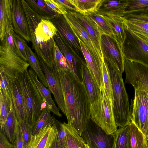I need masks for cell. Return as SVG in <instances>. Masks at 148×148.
I'll list each match as a JSON object with an SVG mask.
<instances>
[{
	"instance_id": "6da1fadb",
	"label": "cell",
	"mask_w": 148,
	"mask_h": 148,
	"mask_svg": "<svg viewBox=\"0 0 148 148\" xmlns=\"http://www.w3.org/2000/svg\"><path fill=\"white\" fill-rule=\"evenodd\" d=\"M68 123L81 136L90 118L91 103L84 84L69 71L59 69Z\"/></svg>"
},
{
	"instance_id": "7a4b0ae2",
	"label": "cell",
	"mask_w": 148,
	"mask_h": 148,
	"mask_svg": "<svg viewBox=\"0 0 148 148\" xmlns=\"http://www.w3.org/2000/svg\"><path fill=\"white\" fill-rule=\"evenodd\" d=\"M105 64L108 69L111 83L115 123L117 127H123L128 125L131 120L130 105L122 74L114 64Z\"/></svg>"
},
{
	"instance_id": "3957f363",
	"label": "cell",
	"mask_w": 148,
	"mask_h": 148,
	"mask_svg": "<svg viewBox=\"0 0 148 148\" xmlns=\"http://www.w3.org/2000/svg\"><path fill=\"white\" fill-rule=\"evenodd\" d=\"M17 79L20 86L26 110L27 124L34 127L43 109L48 107L28 69L18 75Z\"/></svg>"
},
{
	"instance_id": "277c9868",
	"label": "cell",
	"mask_w": 148,
	"mask_h": 148,
	"mask_svg": "<svg viewBox=\"0 0 148 148\" xmlns=\"http://www.w3.org/2000/svg\"><path fill=\"white\" fill-rule=\"evenodd\" d=\"M13 31L10 30L6 34L1 41L0 46V72L12 81L16 80L20 74L27 69L30 65L17 52L13 38Z\"/></svg>"
},
{
	"instance_id": "5b68a950",
	"label": "cell",
	"mask_w": 148,
	"mask_h": 148,
	"mask_svg": "<svg viewBox=\"0 0 148 148\" xmlns=\"http://www.w3.org/2000/svg\"><path fill=\"white\" fill-rule=\"evenodd\" d=\"M21 1L27 20L32 48L38 57L40 58L48 67L53 69L52 53L54 38L49 41L45 42L36 33V27L43 19L31 8L25 0H21Z\"/></svg>"
},
{
	"instance_id": "8992f818",
	"label": "cell",
	"mask_w": 148,
	"mask_h": 148,
	"mask_svg": "<svg viewBox=\"0 0 148 148\" xmlns=\"http://www.w3.org/2000/svg\"><path fill=\"white\" fill-rule=\"evenodd\" d=\"M90 118L108 134H114L117 130L113 105L107 96L103 87L101 88L98 99L91 104Z\"/></svg>"
},
{
	"instance_id": "52a82bcc",
	"label": "cell",
	"mask_w": 148,
	"mask_h": 148,
	"mask_svg": "<svg viewBox=\"0 0 148 148\" xmlns=\"http://www.w3.org/2000/svg\"><path fill=\"white\" fill-rule=\"evenodd\" d=\"M130 113L131 121L148 141V95L144 90L134 89V97L131 101Z\"/></svg>"
},
{
	"instance_id": "ba28073f",
	"label": "cell",
	"mask_w": 148,
	"mask_h": 148,
	"mask_svg": "<svg viewBox=\"0 0 148 148\" xmlns=\"http://www.w3.org/2000/svg\"><path fill=\"white\" fill-rule=\"evenodd\" d=\"M126 34L122 44L125 60L140 63L148 67V44L126 28Z\"/></svg>"
},
{
	"instance_id": "9c48e42d",
	"label": "cell",
	"mask_w": 148,
	"mask_h": 148,
	"mask_svg": "<svg viewBox=\"0 0 148 148\" xmlns=\"http://www.w3.org/2000/svg\"><path fill=\"white\" fill-rule=\"evenodd\" d=\"M101 49L105 62L114 64L122 74L125 60L122 44L113 36L102 34Z\"/></svg>"
},
{
	"instance_id": "30bf717a",
	"label": "cell",
	"mask_w": 148,
	"mask_h": 148,
	"mask_svg": "<svg viewBox=\"0 0 148 148\" xmlns=\"http://www.w3.org/2000/svg\"><path fill=\"white\" fill-rule=\"evenodd\" d=\"M81 136L90 148H114V133L107 134L90 118Z\"/></svg>"
},
{
	"instance_id": "8fae6325",
	"label": "cell",
	"mask_w": 148,
	"mask_h": 148,
	"mask_svg": "<svg viewBox=\"0 0 148 148\" xmlns=\"http://www.w3.org/2000/svg\"><path fill=\"white\" fill-rule=\"evenodd\" d=\"M124 71L125 83L134 89L145 91L148 95V67L140 63L125 60Z\"/></svg>"
},
{
	"instance_id": "7c38bea8",
	"label": "cell",
	"mask_w": 148,
	"mask_h": 148,
	"mask_svg": "<svg viewBox=\"0 0 148 148\" xmlns=\"http://www.w3.org/2000/svg\"><path fill=\"white\" fill-rule=\"evenodd\" d=\"M50 21L56 26L58 32L68 48L77 57L82 60L79 56V52L82 51L79 40L64 16L59 14Z\"/></svg>"
},
{
	"instance_id": "4fadbf2b",
	"label": "cell",
	"mask_w": 148,
	"mask_h": 148,
	"mask_svg": "<svg viewBox=\"0 0 148 148\" xmlns=\"http://www.w3.org/2000/svg\"><path fill=\"white\" fill-rule=\"evenodd\" d=\"M67 12V14L63 15L74 33L83 42L95 59L101 64L103 57L101 51L85 29L68 11Z\"/></svg>"
},
{
	"instance_id": "5bb4252c",
	"label": "cell",
	"mask_w": 148,
	"mask_h": 148,
	"mask_svg": "<svg viewBox=\"0 0 148 148\" xmlns=\"http://www.w3.org/2000/svg\"><path fill=\"white\" fill-rule=\"evenodd\" d=\"M38 58L45 74L49 89L53 95L59 108L65 115L64 100L58 71L48 67L40 58Z\"/></svg>"
},
{
	"instance_id": "9a60e30c",
	"label": "cell",
	"mask_w": 148,
	"mask_h": 148,
	"mask_svg": "<svg viewBox=\"0 0 148 148\" xmlns=\"http://www.w3.org/2000/svg\"><path fill=\"white\" fill-rule=\"evenodd\" d=\"M12 22L14 31L26 41H30L27 19L21 0H12Z\"/></svg>"
},
{
	"instance_id": "2e32d148",
	"label": "cell",
	"mask_w": 148,
	"mask_h": 148,
	"mask_svg": "<svg viewBox=\"0 0 148 148\" xmlns=\"http://www.w3.org/2000/svg\"><path fill=\"white\" fill-rule=\"evenodd\" d=\"M56 119L47 124L37 134L32 136L26 148H49L57 132L55 125Z\"/></svg>"
},
{
	"instance_id": "e0dca14e",
	"label": "cell",
	"mask_w": 148,
	"mask_h": 148,
	"mask_svg": "<svg viewBox=\"0 0 148 148\" xmlns=\"http://www.w3.org/2000/svg\"><path fill=\"white\" fill-rule=\"evenodd\" d=\"M53 38L61 52L66 59L69 72L77 80L82 82V70L84 62L82 60L77 59V57L71 53L58 32Z\"/></svg>"
},
{
	"instance_id": "ac0fdd59",
	"label": "cell",
	"mask_w": 148,
	"mask_h": 148,
	"mask_svg": "<svg viewBox=\"0 0 148 148\" xmlns=\"http://www.w3.org/2000/svg\"><path fill=\"white\" fill-rule=\"evenodd\" d=\"M67 11L85 29L98 48L101 51V38L102 34L97 25L85 14L71 11L68 9Z\"/></svg>"
},
{
	"instance_id": "d6986e66",
	"label": "cell",
	"mask_w": 148,
	"mask_h": 148,
	"mask_svg": "<svg viewBox=\"0 0 148 148\" xmlns=\"http://www.w3.org/2000/svg\"><path fill=\"white\" fill-rule=\"evenodd\" d=\"M77 38L86 63L94 78L101 88L103 87L101 64L95 59L83 42Z\"/></svg>"
},
{
	"instance_id": "ffe728a7",
	"label": "cell",
	"mask_w": 148,
	"mask_h": 148,
	"mask_svg": "<svg viewBox=\"0 0 148 148\" xmlns=\"http://www.w3.org/2000/svg\"><path fill=\"white\" fill-rule=\"evenodd\" d=\"M14 30L11 0H0V38L2 41L6 34Z\"/></svg>"
},
{
	"instance_id": "44dd1931",
	"label": "cell",
	"mask_w": 148,
	"mask_h": 148,
	"mask_svg": "<svg viewBox=\"0 0 148 148\" xmlns=\"http://www.w3.org/2000/svg\"><path fill=\"white\" fill-rule=\"evenodd\" d=\"M82 82L85 86L91 104L99 98L101 88L96 82L86 62L82 67Z\"/></svg>"
},
{
	"instance_id": "7402d4cb",
	"label": "cell",
	"mask_w": 148,
	"mask_h": 148,
	"mask_svg": "<svg viewBox=\"0 0 148 148\" xmlns=\"http://www.w3.org/2000/svg\"><path fill=\"white\" fill-rule=\"evenodd\" d=\"M11 94L12 101L18 121L22 120L27 123L26 110L19 84L17 79L12 82Z\"/></svg>"
},
{
	"instance_id": "603a6c76",
	"label": "cell",
	"mask_w": 148,
	"mask_h": 148,
	"mask_svg": "<svg viewBox=\"0 0 148 148\" xmlns=\"http://www.w3.org/2000/svg\"><path fill=\"white\" fill-rule=\"evenodd\" d=\"M127 0H104L97 12L107 16L123 17Z\"/></svg>"
},
{
	"instance_id": "cb8c5ba5",
	"label": "cell",
	"mask_w": 148,
	"mask_h": 148,
	"mask_svg": "<svg viewBox=\"0 0 148 148\" xmlns=\"http://www.w3.org/2000/svg\"><path fill=\"white\" fill-rule=\"evenodd\" d=\"M28 70L32 80L37 87L43 100L46 102L48 107L51 111L58 116L62 117V115L59 112L58 108L52 99L50 90L38 80L37 75L31 68Z\"/></svg>"
},
{
	"instance_id": "d4e9b609",
	"label": "cell",
	"mask_w": 148,
	"mask_h": 148,
	"mask_svg": "<svg viewBox=\"0 0 148 148\" xmlns=\"http://www.w3.org/2000/svg\"><path fill=\"white\" fill-rule=\"evenodd\" d=\"M18 125V121L12 99L10 110L6 121L1 128L3 129L6 137L12 144L16 138Z\"/></svg>"
},
{
	"instance_id": "484cf974",
	"label": "cell",
	"mask_w": 148,
	"mask_h": 148,
	"mask_svg": "<svg viewBox=\"0 0 148 148\" xmlns=\"http://www.w3.org/2000/svg\"><path fill=\"white\" fill-rule=\"evenodd\" d=\"M102 15L110 27L114 37L123 44L126 36V27L124 23V18L119 16Z\"/></svg>"
},
{
	"instance_id": "4316f807",
	"label": "cell",
	"mask_w": 148,
	"mask_h": 148,
	"mask_svg": "<svg viewBox=\"0 0 148 148\" xmlns=\"http://www.w3.org/2000/svg\"><path fill=\"white\" fill-rule=\"evenodd\" d=\"M25 1L31 8L43 19L50 20L59 14L49 7L44 0Z\"/></svg>"
},
{
	"instance_id": "83f0119b",
	"label": "cell",
	"mask_w": 148,
	"mask_h": 148,
	"mask_svg": "<svg viewBox=\"0 0 148 148\" xmlns=\"http://www.w3.org/2000/svg\"><path fill=\"white\" fill-rule=\"evenodd\" d=\"M68 148H85L86 144L75 129L68 123H62Z\"/></svg>"
},
{
	"instance_id": "f1b7e54d",
	"label": "cell",
	"mask_w": 148,
	"mask_h": 148,
	"mask_svg": "<svg viewBox=\"0 0 148 148\" xmlns=\"http://www.w3.org/2000/svg\"><path fill=\"white\" fill-rule=\"evenodd\" d=\"M35 32L45 41L48 42L53 38L57 30L50 20L42 19L36 28Z\"/></svg>"
},
{
	"instance_id": "f546056e",
	"label": "cell",
	"mask_w": 148,
	"mask_h": 148,
	"mask_svg": "<svg viewBox=\"0 0 148 148\" xmlns=\"http://www.w3.org/2000/svg\"><path fill=\"white\" fill-rule=\"evenodd\" d=\"M114 148H132L129 125L119 127L114 133Z\"/></svg>"
},
{
	"instance_id": "4dcf8cb0",
	"label": "cell",
	"mask_w": 148,
	"mask_h": 148,
	"mask_svg": "<svg viewBox=\"0 0 148 148\" xmlns=\"http://www.w3.org/2000/svg\"><path fill=\"white\" fill-rule=\"evenodd\" d=\"M104 0H70L78 12L86 14L97 12Z\"/></svg>"
},
{
	"instance_id": "1f68e13d",
	"label": "cell",
	"mask_w": 148,
	"mask_h": 148,
	"mask_svg": "<svg viewBox=\"0 0 148 148\" xmlns=\"http://www.w3.org/2000/svg\"><path fill=\"white\" fill-rule=\"evenodd\" d=\"M129 125L132 148H148V141L143 133L131 121Z\"/></svg>"
},
{
	"instance_id": "d6a6232c",
	"label": "cell",
	"mask_w": 148,
	"mask_h": 148,
	"mask_svg": "<svg viewBox=\"0 0 148 148\" xmlns=\"http://www.w3.org/2000/svg\"><path fill=\"white\" fill-rule=\"evenodd\" d=\"M126 28L148 44V24L139 21H129L124 18Z\"/></svg>"
},
{
	"instance_id": "836d02e7",
	"label": "cell",
	"mask_w": 148,
	"mask_h": 148,
	"mask_svg": "<svg viewBox=\"0 0 148 148\" xmlns=\"http://www.w3.org/2000/svg\"><path fill=\"white\" fill-rule=\"evenodd\" d=\"M26 51L27 56V62L36 74L41 82L45 87H48L45 74L41 68L38 58L27 45L26 46Z\"/></svg>"
},
{
	"instance_id": "e575fe53",
	"label": "cell",
	"mask_w": 148,
	"mask_h": 148,
	"mask_svg": "<svg viewBox=\"0 0 148 148\" xmlns=\"http://www.w3.org/2000/svg\"><path fill=\"white\" fill-rule=\"evenodd\" d=\"M52 54L53 69L56 71L60 69L69 71L66 59L61 52L54 39Z\"/></svg>"
},
{
	"instance_id": "d590c367",
	"label": "cell",
	"mask_w": 148,
	"mask_h": 148,
	"mask_svg": "<svg viewBox=\"0 0 148 148\" xmlns=\"http://www.w3.org/2000/svg\"><path fill=\"white\" fill-rule=\"evenodd\" d=\"M84 14L87 15L95 23L102 34H106L114 37L110 27L101 14L97 12Z\"/></svg>"
},
{
	"instance_id": "8d00e7d4",
	"label": "cell",
	"mask_w": 148,
	"mask_h": 148,
	"mask_svg": "<svg viewBox=\"0 0 148 148\" xmlns=\"http://www.w3.org/2000/svg\"><path fill=\"white\" fill-rule=\"evenodd\" d=\"M51 112L50 109L48 107L43 110L33 127L32 136L38 134L47 124L53 121L54 118L51 116Z\"/></svg>"
},
{
	"instance_id": "74e56055",
	"label": "cell",
	"mask_w": 148,
	"mask_h": 148,
	"mask_svg": "<svg viewBox=\"0 0 148 148\" xmlns=\"http://www.w3.org/2000/svg\"><path fill=\"white\" fill-rule=\"evenodd\" d=\"M0 123L2 127L6 122L10 111L12 97L10 98L0 90Z\"/></svg>"
},
{
	"instance_id": "f35d334b",
	"label": "cell",
	"mask_w": 148,
	"mask_h": 148,
	"mask_svg": "<svg viewBox=\"0 0 148 148\" xmlns=\"http://www.w3.org/2000/svg\"><path fill=\"white\" fill-rule=\"evenodd\" d=\"M101 69L103 88L107 96L113 105V98L110 78L108 69L103 59L101 63Z\"/></svg>"
},
{
	"instance_id": "ab89813d",
	"label": "cell",
	"mask_w": 148,
	"mask_h": 148,
	"mask_svg": "<svg viewBox=\"0 0 148 148\" xmlns=\"http://www.w3.org/2000/svg\"><path fill=\"white\" fill-rule=\"evenodd\" d=\"M14 43L19 56L24 61L27 62V56L26 51L27 45L26 41L13 31V34Z\"/></svg>"
},
{
	"instance_id": "60d3db41",
	"label": "cell",
	"mask_w": 148,
	"mask_h": 148,
	"mask_svg": "<svg viewBox=\"0 0 148 148\" xmlns=\"http://www.w3.org/2000/svg\"><path fill=\"white\" fill-rule=\"evenodd\" d=\"M123 17L127 20L139 21L148 24V8L143 10L125 13Z\"/></svg>"
},
{
	"instance_id": "b9f144b4",
	"label": "cell",
	"mask_w": 148,
	"mask_h": 148,
	"mask_svg": "<svg viewBox=\"0 0 148 148\" xmlns=\"http://www.w3.org/2000/svg\"><path fill=\"white\" fill-rule=\"evenodd\" d=\"M148 8V0H127L125 13L144 10Z\"/></svg>"
},
{
	"instance_id": "7bdbcfd3",
	"label": "cell",
	"mask_w": 148,
	"mask_h": 148,
	"mask_svg": "<svg viewBox=\"0 0 148 148\" xmlns=\"http://www.w3.org/2000/svg\"><path fill=\"white\" fill-rule=\"evenodd\" d=\"M24 142V148L26 147L30 142L32 135L33 127L29 125L23 121H18Z\"/></svg>"
},
{
	"instance_id": "ee69618b",
	"label": "cell",
	"mask_w": 148,
	"mask_h": 148,
	"mask_svg": "<svg viewBox=\"0 0 148 148\" xmlns=\"http://www.w3.org/2000/svg\"><path fill=\"white\" fill-rule=\"evenodd\" d=\"M0 90L8 97L11 98L12 85L13 81L2 73L0 72Z\"/></svg>"
},
{
	"instance_id": "f6af8a7d",
	"label": "cell",
	"mask_w": 148,
	"mask_h": 148,
	"mask_svg": "<svg viewBox=\"0 0 148 148\" xmlns=\"http://www.w3.org/2000/svg\"><path fill=\"white\" fill-rule=\"evenodd\" d=\"M55 125L56 128L57 136L61 148H68L66 142L65 131L62 123L56 120Z\"/></svg>"
},
{
	"instance_id": "bcb514c9",
	"label": "cell",
	"mask_w": 148,
	"mask_h": 148,
	"mask_svg": "<svg viewBox=\"0 0 148 148\" xmlns=\"http://www.w3.org/2000/svg\"><path fill=\"white\" fill-rule=\"evenodd\" d=\"M51 9L58 14L64 15L67 13V9L56 0H44Z\"/></svg>"
},
{
	"instance_id": "7dc6e473",
	"label": "cell",
	"mask_w": 148,
	"mask_h": 148,
	"mask_svg": "<svg viewBox=\"0 0 148 148\" xmlns=\"http://www.w3.org/2000/svg\"><path fill=\"white\" fill-rule=\"evenodd\" d=\"M0 148H14L13 145L11 143L6 137L3 128H0Z\"/></svg>"
},
{
	"instance_id": "c3c4849f",
	"label": "cell",
	"mask_w": 148,
	"mask_h": 148,
	"mask_svg": "<svg viewBox=\"0 0 148 148\" xmlns=\"http://www.w3.org/2000/svg\"><path fill=\"white\" fill-rule=\"evenodd\" d=\"M12 144L14 148H24V142L21 130L19 125H18L16 138Z\"/></svg>"
},
{
	"instance_id": "681fc988",
	"label": "cell",
	"mask_w": 148,
	"mask_h": 148,
	"mask_svg": "<svg viewBox=\"0 0 148 148\" xmlns=\"http://www.w3.org/2000/svg\"><path fill=\"white\" fill-rule=\"evenodd\" d=\"M57 2L60 3L69 10L71 11L78 12L76 7L73 4L70 0H56Z\"/></svg>"
},
{
	"instance_id": "f907efd6",
	"label": "cell",
	"mask_w": 148,
	"mask_h": 148,
	"mask_svg": "<svg viewBox=\"0 0 148 148\" xmlns=\"http://www.w3.org/2000/svg\"><path fill=\"white\" fill-rule=\"evenodd\" d=\"M49 148H61L57 135Z\"/></svg>"
},
{
	"instance_id": "816d5d0a",
	"label": "cell",
	"mask_w": 148,
	"mask_h": 148,
	"mask_svg": "<svg viewBox=\"0 0 148 148\" xmlns=\"http://www.w3.org/2000/svg\"><path fill=\"white\" fill-rule=\"evenodd\" d=\"M85 148H90L86 144L85 145Z\"/></svg>"
}]
</instances>
